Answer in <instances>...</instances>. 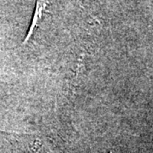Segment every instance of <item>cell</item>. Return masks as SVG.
<instances>
[{"label":"cell","instance_id":"obj_1","mask_svg":"<svg viewBox=\"0 0 153 153\" xmlns=\"http://www.w3.org/2000/svg\"><path fill=\"white\" fill-rule=\"evenodd\" d=\"M48 2L45 1H37L36 3V8H35V12H34V16L33 18V22L32 25L28 30V33L26 36V38L24 39V41L22 42V45H26L27 44L28 41L30 40V38L33 37V33H35V31L37 30V28L39 27L40 23L43 22L44 16L46 12V9L48 6Z\"/></svg>","mask_w":153,"mask_h":153}]
</instances>
